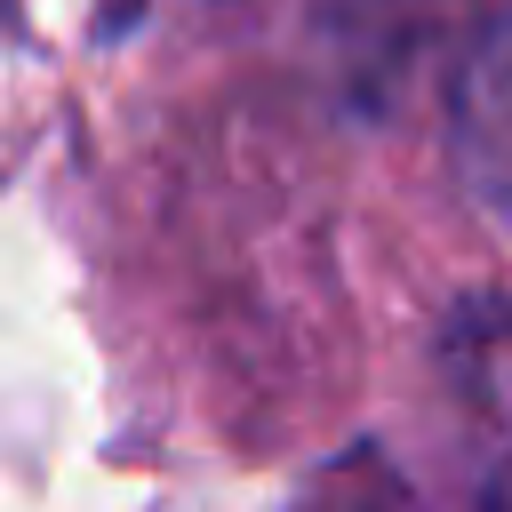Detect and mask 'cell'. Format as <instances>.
Masks as SVG:
<instances>
[{"label": "cell", "mask_w": 512, "mask_h": 512, "mask_svg": "<svg viewBox=\"0 0 512 512\" xmlns=\"http://www.w3.org/2000/svg\"><path fill=\"white\" fill-rule=\"evenodd\" d=\"M448 144L472 184V200L512 232V8L472 40L456 96H448Z\"/></svg>", "instance_id": "cell-1"}, {"label": "cell", "mask_w": 512, "mask_h": 512, "mask_svg": "<svg viewBox=\"0 0 512 512\" xmlns=\"http://www.w3.org/2000/svg\"><path fill=\"white\" fill-rule=\"evenodd\" d=\"M456 384H464L480 432L496 440V456L512 472V304H480L456 328Z\"/></svg>", "instance_id": "cell-2"}]
</instances>
